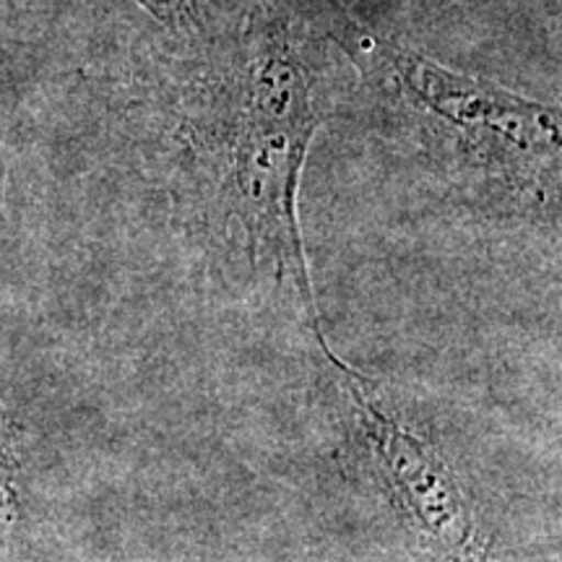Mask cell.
<instances>
[{
    "instance_id": "obj_5",
    "label": "cell",
    "mask_w": 562,
    "mask_h": 562,
    "mask_svg": "<svg viewBox=\"0 0 562 562\" xmlns=\"http://www.w3.org/2000/svg\"><path fill=\"white\" fill-rule=\"evenodd\" d=\"M149 16L161 21L170 30H186L195 24V13L201 9V0H133Z\"/></svg>"
},
{
    "instance_id": "obj_4",
    "label": "cell",
    "mask_w": 562,
    "mask_h": 562,
    "mask_svg": "<svg viewBox=\"0 0 562 562\" xmlns=\"http://www.w3.org/2000/svg\"><path fill=\"white\" fill-rule=\"evenodd\" d=\"M5 186V159L0 146V203H3ZM19 513V456L16 438L3 404H0V526H11Z\"/></svg>"
},
{
    "instance_id": "obj_2",
    "label": "cell",
    "mask_w": 562,
    "mask_h": 562,
    "mask_svg": "<svg viewBox=\"0 0 562 562\" xmlns=\"http://www.w3.org/2000/svg\"><path fill=\"white\" fill-rule=\"evenodd\" d=\"M355 60L414 144L453 178L518 195L558 191V108L442 66L389 37L360 34Z\"/></svg>"
},
{
    "instance_id": "obj_3",
    "label": "cell",
    "mask_w": 562,
    "mask_h": 562,
    "mask_svg": "<svg viewBox=\"0 0 562 562\" xmlns=\"http://www.w3.org/2000/svg\"><path fill=\"white\" fill-rule=\"evenodd\" d=\"M321 355L347 393L370 467L393 508L402 510L406 524L442 562H490V542L451 463L385 409L370 378L339 360L331 347Z\"/></svg>"
},
{
    "instance_id": "obj_1",
    "label": "cell",
    "mask_w": 562,
    "mask_h": 562,
    "mask_svg": "<svg viewBox=\"0 0 562 562\" xmlns=\"http://www.w3.org/2000/svg\"><path fill=\"white\" fill-rule=\"evenodd\" d=\"M318 58L305 21L281 0H256L224 53L193 140L214 227L252 269L292 286L326 349L300 224L302 170L326 117Z\"/></svg>"
}]
</instances>
